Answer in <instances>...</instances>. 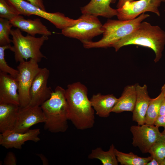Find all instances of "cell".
<instances>
[{
    "instance_id": "14",
    "label": "cell",
    "mask_w": 165,
    "mask_h": 165,
    "mask_svg": "<svg viewBox=\"0 0 165 165\" xmlns=\"http://www.w3.org/2000/svg\"><path fill=\"white\" fill-rule=\"evenodd\" d=\"M20 105L18 84L16 78L0 71V103Z\"/></svg>"
},
{
    "instance_id": "25",
    "label": "cell",
    "mask_w": 165,
    "mask_h": 165,
    "mask_svg": "<svg viewBox=\"0 0 165 165\" xmlns=\"http://www.w3.org/2000/svg\"><path fill=\"white\" fill-rule=\"evenodd\" d=\"M148 153L161 165L165 159V138L155 143L150 148Z\"/></svg>"
},
{
    "instance_id": "20",
    "label": "cell",
    "mask_w": 165,
    "mask_h": 165,
    "mask_svg": "<svg viewBox=\"0 0 165 165\" xmlns=\"http://www.w3.org/2000/svg\"><path fill=\"white\" fill-rule=\"evenodd\" d=\"M136 99V84L125 86L121 96L113 107L112 112L116 113L124 111L133 112Z\"/></svg>"
},
{
    "instance_id": "13",
    "label": "cell",
    "mask_w": 165,
    "mask_h": 165,
    "mask_svg": "<svg viewBox=\"0 0 165 165\" xmlns=\"http://www.w3.org/2000/svg\"><path fill=\"white\" fill-rule=\"evenodd\" d=\"M40 129L36 128L29 130L21 133L13 130L7 131L0 134V145L8 149L14 148L21 149L25 142L32 141L37 142L40 140L38 136Z\"/></svg>"
},
{
    "instance_id": "37",
    "label": "cell",
    "mask_w": 165,
    "mask_h": 165,
    "mask_svg": "<svg viewBox=\"0 0 165 165\" xmlns=\"http://www.w3.org/2000/svg\"><path fill=\"white\" fill-rule=\"evenodd\" d=\"M161 165H165V159L162 163Z\"/></svg>"
},
{
    "instance_id": "24",
    "label": "cell",
    "mask_w": 165,
    "mask_h": 165,
    "mask_svg": "<svg viewBox=\"0 0 165 165\" xmlns=\"http://www.w3.org/2000/svg\"><path fill=\"white\" fill-rule=\"evenodd\" d=\"M12 26L9 20L0 18V46L10 44L12 42L9 35Z\"/></svg>"
},
{
    "instance_id": "21",
    "label": "cell",
    "mask_w": 165,
    "mask_h": 165,
    "mask_svg": "<svg viewBox=\"0 0 165 165\" xmlns=\"http://www.w3.org/2000/svg\"><path fill=\"white\" fill-rule=\"evenodd\" d=\"M115 148L113 144L106 151H103L101 147H97L92 150L88 157L90 159H98L103 165H118V162L115 154Z\"/></svg>"
},
{
    "instance_id": "2",
    "label": "cell",
    "mask_w": 165,
    "mask_h": 165,
    "mask_svg": "<svg viewBox=\"0 0 165 165\" xmlns=\"http://www.w3.org/2000/svg\"><path fill=\"white\" fill-rule=\"evenodd\" d=\"M130 45L143 46L152 49L155 57L154 62L161 58L165 45V31L158 25L152 26L145 21L129 35L113 44L111 47L117 51L122 47Z\"/></svg>"
},
{
    "instance_id": "7",
    "label": "cell",
    "mask_w": 165,
    "mask_h": 165,
    "mask_svg": "<svg viewBox=\"0 0 165 165\" xmlns=\"http://www.w3.org/2000/svg\"><path fill=\"white\" fill-rule=\"evenodd\" d=\"M79 21L73 25L62 30L64 36L83 41H91L94 37L103 34V25L97 16L82 14Z\"/></svg>"
},
{
    "instance_id": "9",
    "label": "cell",
    "mask_w": 165,
    "mask_h": 165,
    "mask_svg": "<svg viewBox=\"0 0 165 165\" xmlns=\"http://www.w3.org/2000/svg\"><path fill=\"white\" fill-rule=\"evenodd\" d=\"M130 130L133 136L132 144L134 147H138L144 153H148L155 143L165 138L159 131V127L154 125L144 124L133 125Z\"/></svg>"
},
{
    "instance_id": "28",
    "label": "cell",
    "mask_w": 165,
    "mask_h": 165,
    "mask_svg": "<svg viewBox=\"0 0 165 165\" xmlns=\"http://www.w3.org/2000/svg\"><path fill=\"white\" fill-rule=\"evenodd\" d=\"M17 159L14 154L11 152H8L3 161L4 165H16Z\"/></svg>"
},
{
    "instance_id": "34",
    "label": "cell",
    "mask_w": 165,
    "mask_h": 165,
    "mask_svg": "<svg viewBox=\"0 0 165 165\" xmlns=\"http://www.w3.org/2000/svg\"><path fill=\"white\" fill-rule=\"evenodd\" d=\"M146 165H160V163L155 158H152V159L147 163Z\"/></svg>"
},
{
    "instance_id": "8",
    "label": "cell",
    "mask_w": 165,
    "mask_h": 165,
    "mask_svg": "<svg viewBox=\"0 0 165 165\" xmlns=\"http://www.w3.org/2000/svg\"><path fill=\"white\" fill-rule=\"evenodd\" d=\"M38 63L30 59L28 61L20 62L17 67L18 74L16 79L20 108L26 107L30 103V89L35 76L41 69Z\"/></svg>"
},
{
    "instance_id": "22",
    "label": "cell",
    "mask_w": 165,
    "mask_h": 165,
    "mask_svg": "<svg viewBox=\"0 0 165 165\" xmlns=\"http://www.w3.org/2000/svg\"><path fill=\"white\" fill-rule=\"evenodd\" d=\"M115 154L118 163L121 165H146L152 158V156L141 157L132 152L125 153L115 149Z\"/></svg>"
},
{
    "instance_id": "12",
    "label": "cell",
    "mask_w": 165,
    "mask_h": 165,
    "mask_svg": "<svg viewBox=\"0 0 165 165\" xmlns=\"http://www.w3.org/2000/svg\"><path fill=\"white\" fill-rule=\"evenodd\" d=\"M46 118L40 106L20 108L17 122L13 130L21 133L28 131L32 126L45 121Z\"/></svg>"
},
{
    "instance_id": "19",
    "label": "cell",
    "mask_w": 165,
    "mask_h": 165,
    "mask_svg": "<svg viewBox=\"0 0 165 165\" xmlns=\"http://www.w3.org/2000/svg\"><path fill=\"white\" fill-rule=\"evenodd\" d=\"M20 109L19 105L0 103V132L12 130L16 124Z\"/></svg>"
},
{
    "instance_id": "31",
    "label": "cell",
    "mask_w": 165,
    "mask_h": 165,
    "mask_svg": "<svg viewBox=\"0 0 165 165\" xmlns=\"http://www.w3.org/2000/svg\"><path fill=\"white\" fill-rule=\"evenodd\" d=\"M165 115V98L162 102L160 108L159 116Z\"/></svg>"
},
{
    "instance_id": "15",
    "label": "cell",
    "mask_w": 165,
    "mask_h": 165,
    "mask_svg": "<svg viewBox=\"0 0 165 165\" xmlns=\"http://www.w3.org/2000/svg\"><path fill=\"white\" fill-rule=\"evenodd\" d=\"M9 21L13 26L31 36L39 34L48 36L52 34L51 32L38 18L27 19L19 15Z\"/></svg>"
},
{
    "instance_id": "36",
    "label": "cell",
    "mask_w": 165,
    "mask_h": 165,
    "mask_svg": "<svg viewBox=\"0 0 165 165\" xmlns=\"http://www.w3.org/2000/svg\"><path fill=\"white\" fill-rule=\"evenodd\" d=\"M164 129L162 131V133L163 135V136L165 138V127L164 128Z\"/></svg>"
},
{
    "instance_id": "11",
    "label": "cell",
    "mask_w": 165,
    "mask_h": 165,
    "mask_svg": "<svg viewBox=\"0 0 165 165\" xmlns=\"http://www.w3.org/2000/svg\"><path fill=\"white\" fill-rule=\"evenodd\" d=\"M49 75L50 71L47 68H41L30 88V102L27 107L41 106L50 97L53 91L47 85Z\"/></svg>"
},
{
    "instance_id": "4",
    "label": "cell",
    "mask_w": 165,
    "mask_h": 165,
    "mask_svg": "<svg viewBox=\"0 0 165 165\" xmlns=\"http://www.w3.org/2000/svg\"><path fill=\"white\" fill-rule=\"evenodd\" d=\"M149 16L148 14L143 13L131 20L108 19L103 25L104 32L101 39L95 42L92 41H82L83 46L86 49L111 47L113 44L134 31L144 20Z\"/></svg>"
},
{
    "instance_id": "30",
    "label": "cell",
    "mask_w": 165,
    "mask_h": 165,
    "mask_svg": "<svg viewBox=\"0 0 165 165\" xmlns=\"http://www.w3.org/2000/svg\"><path fill=\"white\" fill-rule=\"evenodd\" d=\"M33 4L39 7L41 9L46 11L43 0H26Z\"/></svg>"
},
{
    "instance_id": "1",
    "label": "cell",
    "mask_w": 165,
    "mask_h": 165,
    "mask_svg": "<svg viewBox=\"0 0 165 165\" xmlns=\"http://www.w3.org/2000/svg\"><path fill=\"white\" fill-rule=\"evenodd\" d=\"M87 94V88L80 82L68 85L65 90L69 120L78 130L91 128L95 123L94 109Z\"/></svg>"
},
{
    "instance_id": "5",
    "label": "cell",
    "mask_w": 165,
    "mask_h": 165,
    "mask_svg": "<svg viewBox=\"0 0 165 165\" xmlns=\"http://www.w3.org/2000/svg\"><path fill=\"white\" fill-rule=\"evenodd\" d=\"M10 35L13 46L10 50L14 52L16 63L29 58L34 59L39 63L43 58H46L40 49L48 39V36L42 35L36 37L28 34L24 36L18 28L12 29Z\"/></svg>"
},
{
    "instance_id": "23",
    "label": "cell",
    "mask_w": 165,
    "mask_h": 165,
    "mask_svg": "<svg viewBox=\"0 0 165 165\" xmlns=\"http://www.w3.org/2000/svg\"><path fill=\"white\" fill-rule=\"evenodd\" d=\"M164 99L165 97L161 92L156 98H151L146 114L145 124L154 125L159 116L160 105Z\"/></svg>"
},
{
    "instance_id": "10",
    "label": "cell",
    "mask_w": 165,
    "mask_h": 165,
    "mask_svg": "<svg viewBox=\"0 0 165 165\" xmlns=\"http://www.w3.org/2000/svg\"><path fill=\"white\" fill-rule=\"evenodd\" d=\"M165 0H139L126 2L121 8L117 9L119 20H127L134 19L145 12H150L160 16L159 8Z\"/></svg>"
},
{
    "instance_id": "26",
    "label": "cell",
    "mask_w": 165,
    "mask_h": 165,
    "mask_svg": "<svg viewBox=\"0 0 165 165\" xmlns=\"http://www.w3.org/2000/svg\"><path fill=\"white\" fill-rule=\"evenodd\" d=\"M10 44L0 46V71L10 75L15 78H17L18 71L10 67L7 64L5 58V51L6 49L11 50Z\"/></svg>"
},
{
    "instance_id": "6",
    "label": "cell",
    "mask_w": 165,
    "mask_h": 165,
    "mask_svg": "<svg viewBox=\"0 0 165 165\" xmlns=\"http://www.w3.org/2000/svg\"><path fill=\"white\" fill-rule=\"evenodd\" d=\"M18 12L19 15L29 16L35 15L50 22L57 28L61 30L73 25L79 20L67 17L59 12L51 13L44 10L30 2L24 0H5Z\"/></svg>"
},
{
    "instance_id": "17",
    "label": "cell",
    "mask_w": 165,
    "mask_h": 165,
    "mask_svg": "<svg viewBox=\"0 0 165 165\" xmlns=\"http://www.w3.org/2000/svg\"><path fill=\"white\" fill-rule=\"evenodd\" d=\"M116 2V0H91L81 8V11L82 14L110 18L117 16L118 13L117 9L112 8L110 6Z\"/></svg>"
},
{
    "instance_id": "29",
    "label": "cell",
    "mask_w": 165,
    "mask_h": 165,
    "mask_svg": "<svg viewBox=\"0 0 165 165\" xmlns=\"http://www.w3.org/2000/svg\"><path fill=\"white\" fill-rule=\"evenodd\" d=\"M154 125L159 127H165V115L158 116L154 123Z\"/></svg>"
},
{
    "instance_id": "16",
    "label": "cell",
    "mask_w": 165,
    "mask_h": 165,
    "mask_svg": "<svg viewBox=\"0 0 165 165\" xmlns=\"http://www.w3.org/2000/svg\"><path fill=\"white\" fill-rule=\"evenodd\" d=\"M136 99L133 112L132 120L138 125L145 124L146 112L151 98L149 96L146 85L141 86L136 83Z\"/></svg>"
},
{
    "instance_id": "27",
    "label": "cell",
    "mask_w": 165,
    "mask_h": 165,
    "mask_svg": "<svg viewBox=\"0 0 165 165\" xmlns=\"http://www.w3.org/2000/svg\"><path fill=\"white\" fill-rule=\"evenodd\" d=\"M17 11L5 0H0V17L9 21L19 15Z\"/></svg>"
},
{
    "instance_id": "35",
    "label": "cell",
    "mask_w": 165,
    "mask_h": 165,
    "mask_svg": "<svg viewBox=\"0 0 165 165\" xmlns=\"http://www.w3.org/2000/svg\"><path fill=\"white\" fill-rule=\"evenodd\" d=\"M161 92H162L165 98V83L162 86L161 89Z\"/></svg>"
},
{
    "instance_id": "33",
    "label": "cell",
    "mask_w": 165,
    "mask_h": 165,
    "mask_svg": "<svg viewBox=\"0 0 165 165\" xmlns=\"http://www.w3.org/2000/svg\"><path fill=\"white\" fill-rule=\"evenodd\" d=\"M134 0H119L116 7L117 9L119 8L122 7L126 2H130L133 1Z\"/></svg>"
},
{
    "instance_id": "32",
    "label": "cell",
    "mask_w": 165,
    "mask_h": 165,
    "mask_svg": "<svg viewBox=\"0 0 165 165\" xmlns=\"http://www.w3.org/2000/svg\"><path fill=\"white\" fill-rule=\"evenodd\" d=\"M37 155L42 160L43 165H47L48 164L49 162L48 160L43 154H37Z\"/></svg>"
},
{
    "instance_id": "18",
    "label": "cell",
    "mask_w": 165,
    "mask_h": 165,
    "mask_svg": "<svg viewBox=\"0 0 165 165\" xmlns=\"http://www.w3.org/2000/svg\"><path fill=\"white\" fill-rule=\"evenodd\" d=\"M118 100L113 94L103 95L99 93L93 95L90 100L96 114L100 117L107 118Z\"/></svg>"
},
{
    "instance_id": "3",
    "label": "cell",
    "mask_w": 165,
    "mask_h": 165,
    "mask_svg": "<svg viewBox=\"0 0 165 165\" xmlns=\"http://www.w3.org/2000/svg\"><path fill=\"white\" fill-rule=\"evenodd\" d=\"M65 90L58 86L40 106L46 118L44 129L52 133L65 132L68 128V108Z\"/></svg>"
}]
</instances>
